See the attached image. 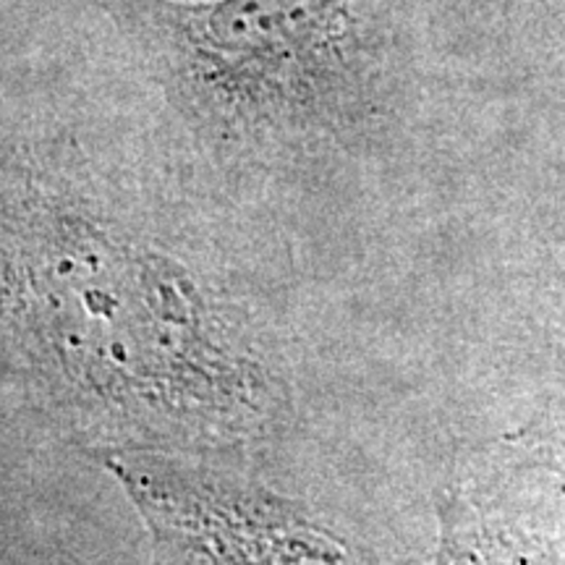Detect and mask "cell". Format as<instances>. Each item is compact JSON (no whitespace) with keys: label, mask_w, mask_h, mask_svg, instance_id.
I'll return each instance as SVG.
<instances>
[{"label":"cell","mask_w":565,"mask_h":565,"mask_svg":"<svg viewBox=\"0 0 565 565\" xmlns=\"http://www.w3.org/2000/svg\"><path fill=\"white\" fill-rule=\"evenodd\" d=\"M103 466L168 565H351L333 536L265 487L150 450H110Z\"/></svg>","instance_id":"3"},{"label":"cell","mask_w":565,"mask_h":565,"mask_svg":"<svg viewBox=\"0 0 565 565\" xmlns=\"http://www.w3.org/2000/svg\"><path fill=\"white\" fill-rule=\"evenodd\" d=\"M175 97L225 141L362 137L404 74V0H95Z\"/></svg>","instance_id":"2"},{"label":"cell","mask_w":565,"mask_h":565,"mask_svg":"<svg viewBox=\"0 0 565 565\" xmlns=\"http://www.w3.org/2000/svg\"><path fill=\"white\" fill-rule=\"evenodd\" d=\"M13 312L76 398L134 422L236 435L265 414V372L225 341L192 275L58 186L6 204Z\"/></svg>","instance_id":"1"}]
</instances>
